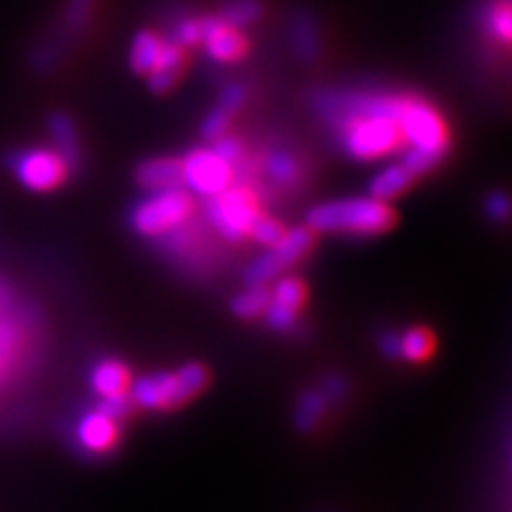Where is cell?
<instances>
[{"label":"cell","instance_id":"28","mask_svg":"<svg viewBox=\"0 0 512 512\" xmlns=\"http://www.w3.org/2000/svg\"><path fill=\"white\" fill-rule=\"evenodd\" d=\"M231 120H233L231 111L224 109L222 105H216V107L210 111V114L205 116V120H203V126H201L203 137L214 141V139H218V137H222V135H227L229 126H231Z\"/></svg>","mask_w":512,"mask_h":512},{"label":"cell","instance_id":"19","mask_svg":"<svg viewBox=\"0 0 512 512\" xmlns=\"http://www.w3.org/2000/svg\"><path fill=\"white\" fill-rule=\"evenodd\" d=\"M90 384L96 395L101 397H116L126 395L131 389V372L122 361L116 359H105L94 365L90 374Z\"/></svg>","mask_w":512,"mask_h":512},{"label":"cell","instance_id":"7","mask_svg":"<svg viewBox=\"0 0 512 512\" xmlns=\"http://www.w3.org/2000/svg\"><path fill=\"white\" fill-rule=\"evenodd\" d=\"M316 233L310 227L286 229L276 244H271L265 254L254 259L246 269L248 284H269L276 278L284 276L288 269L295 267L299 261L314 248Z\"/></svg>","mask_w":512,"mask_h":512},{"label":"cell","instance_id":"18","mask_svg":"<svg viewBox=\"0 0 512 512\" xmlns=\"http://www.w3.org/2000/svg\"><path fill=\"white\" fill-rule=\"evenodd\" d=\"M135 182L146 192L184 188L180 158H171V156L146 158L135 169Z\"/></svg>","mask_w":512,"mask_h":512},{"label":"cell","instance_id":"8","mask_svg":"<svg viewBox=\"0 0 512 512\" xmlns=\"http://www.w3.org/2000/svg\"><path fill=\"white\" fill-rule=\"evenodd\" d=\"M7 167L24 188L50 192L69 178V167L54 148H20L7 156Z\"/></svg>","mask_w":512,"mask_h":512},{"label":"cell","instance_id":"9","mask_svg":"<svg viewBox=\"0 0 512 512\" xmlns=\"http://www.w3.org/2000/svg\"><path fill=\"white\" fill-rule=\"evenodd\" d=\"M94 0H67L60 13V22L56 24V35L47 37L43 43L37 45L35 54H32V67L39 71H47L56 67L62 54L69 47L82 39L86 26L92 18Z\"/></svg>","mask_w":512,"mask_h":512},{"label":"cell","instance_id":"11","mask_svg":"<svg viewBox=\"0 0 512 512\" xmlns=\"http://www.w3.org/2000/svg\"><path fill=\"white\" fill-rule=\"evenodd\" d=\"M271 301L263 314L265 323L284 335H291L301 327V312L308 301V286L297 276H280L269 286Z\"/></svg>","mask_w":512,"mask_h":512},{"label":"cell","instance_id":"2","mask_svg":"<svg viewBox=\"0 0 512 512\" xmlns=\"http://www.w3.org/2000/svg\"><path fill=\"white\" fill-rule=\"evenodd\" d=\"M397 122L404 135L402 163L414 178L436 169L451 146V133L438 107L419 94L399 92Z\"/></svg>","mask_w":512,"mask_h":512},{"label":"cell","instance_id":"1","mask_svg":"<svg viewBox=\"0 0 512 512\" xmlns=\"http://www.w3.org/2000/svg\"><path fill=\"white\" fill-rule=\"evenodd\" d=\"M397 101L393 90L344 88L318 92L312 105L346 156L372 163L404 150Z\"/></svg>","mask_w":512,"mask_h":512},{"label":"cell","instance_id":"33","mask_svg":"<svg viewBox=\"0 0 512 512\" xmlns=\"http://www.w3.org/2000/svg\"><path fill=\"white\" fill-rule=\"evenodd\" d=\"M5 299V291H3V282H0V301Z\"/></svg>","mask_w":512,"mask_h":512},{"label":"cell","instance_id":"21","mask_svg":"<svg viewBox=\"0 0 512 512\" xmlns=\"http://www.w3.org/2000/svg\"><path fill=\"white\" fill-rule=\"evenodd\" d=\"M165 39L158 37L152 30H141L135 35L131 43V52H128V62H131V69L139 75H150L156 67L160 54H163Z\"/></svg>","mask_w":512,"mask_h":512},{"label":"cell","instance_id":"5","mask_svg":"<svg viewBox=\"0 0 512 512\" xmlns=\"http://www.w3.org/2000/svg\"><path fill=\"white\" fill-rule=\"evenodd\" d=\"M195 216V199L186 188H169L148 192L133 205L128 222L131 229L148 239H158L175 231Z\"/></svg>","mask_w":512,"mask_h":512},{"label":"cell","instance_id":"24","mask_svg":"<svg viewBox=\"0 0 512 512\" xmlns=\"http://www.w3.org/2000/svg\"><path fill=\"white\" fill-rule=\"evenodd\" d=\"M293 45L303 60H314L320 52V37L314 24L306 18H299L293 24Z\"/></svg>","mask_w":512,"mask_h":512},{"label":"cell","instance_id":"15","mask_svg":"<svg viewBox=\"0 0 512 512\" xmlns=\"http://www.w3.org/2000/svg\"><path fill=\"white\" fill-rule=\"evenodd\" d=\"M476 28L493 52L512 54V0H480Z\"/></svg>","mask_w":512,"mask_h":512},{"label":"cell","instance_id":"12","mask_svg":"<svg viewBox=\"0 0 512 512\" xmlns=\"http://www.w3.org/2000/svg\"><path fill=\"white\" fill-rule=\"evenodd\" d=\"M378 346L384 357L406 361L410 365H423L431 361L438 350V338L427 325H412L404 331H382Z\"/></svg>","mask_w":512,"mask_h":512},{"label":"cell","instance_id":"14","mask_svg":"<svg viewBox=\"0 0 512 512\" xmlns=\"http://www.w3.org/2000/svg\"><path fill=\"white\" fill-rule=\"evenodd\" d=\"M201 45L205 54L220 64L239 62L248 54V39L242 30L224 22L220 15L203 18Z\"/></svg>","mask_w":512,"mask_h":512},{"label":"cell","instance_id":"30","mask_svg":"<svg viewBox=\"0 0 512 512\" xmlns=\"http://www.w3.org/2000/svg\"><path fill=\"white\" fill-rule=\"evenodd\" d=\"M212 148L218 156H222L227 163H231L233 167L239 163V160L244 158V146L242 141H239L237 137L233 135H222L218 139L212 141Z\"/></svg>","mask_w":512,"mask_h":512},{"label":"cell","instance_id":"16","mask_svg":"<svg viewBox=\"0 0 512 512\" xmlns=\"http://www.w3.org/2000/svg\"><path fill=\"white\" fill-rule=\"evenodd\" d=\"M118 438V421L109 419L101 410L88 412L77 425V440L92 455H105L109 451H114Z\"/></svg>","mask_w":512,"mask_h":512},{"label":"cell","instance_id":"31","mask_svg":"<svg viewBox=\"0 0 512 512\" xmlns=\"http://www.w3.org/2000/svg\"><path fill=\"white\" fill-rule=\"evenodd\" d=\"M131 408H133V399L126 393V395H116V397H103L99 410L105 412L109 419L120 421L128 412H131Z\"/></svg>","mask_w":512,"mask_h":512},{"label":"cell","instance_id":"4","mask_svg":"<svg viewBox=\"0 0 512 512\" xmlns=\"http://www.w3.org/2000/svg\"><path fill=\"white\" fill-rule=\"evenodd\" d=\"M210 372L201 363H186L175 372L143 376L131 384L128 395L143 410H173L205 391Z\"/></svg>","mask_w":512,"mask_h":512},{"label":"cell","instance_id":"23","mask_svg":"<svg viewBox=\"0 0 512 512\" xmlns=\"http://www.w3.org/2000/svg\"><path fill=\"white\" fill-rule=\"evenodd\" d=\"M265 173L271 184L288 188L301 180L303 167L301 160L291 152H271L265 160Z\"/></svg>","mask_w":512,"mask_h":512},{"label":"cell","instance_id":"32","mask_svg":"<svg viewBox=\"0 0 512 512\" xmlns=\"http://www.w3.org/2000/svg\"><path fill=\"white\" fill-rule=\"evenodd\" d=\"M246 99H248V88L244 84H229L227 88L222 90L218 105H222L224 109H229L231 114L235 116L239 107L246 103Z\"/></svg>","mask_w":512,"mask_h":512},{"label":"cell","instance_id":"27","mask_svg":"<svg viewBox=\"0 0 512 512\" xmlns=\"http://www.w3.org/2000/svg\"><path fill=\"white\" fill-rule=\"evenodd\" d=\"M284 231H286L284 224L278 218L267 216L263 212V216L256 220V224H254V229L250 233V239H252V242H259L261 246L269 248L271 244L278 242V239L284 235Z\"/></svg>","mask_w":512,"mask_h":512},{"label":"cell","instance_id":"34","mask_svg":"<svg viewBox=\"0 0 512 512\" xmlns=\"http://www.w3.org/2000/svg\"><path fill=\"white\" fill-rule=\"evenodd\" d=\"M0 367H3V363H0Z\"/></svg>","mask_w":512,"mask_h":512},{"label":"cell","instance_id":"6","mask_svg":"<svg viewBox=\"0 0 512 512\" xmlns=\"http://www.w3.org/2000/svg\"><path fill=\"white\" fill-rule=\"evenodd\" d=\"M263 216V207L256 192L248 186H229L220 195L207 199L205 220L227 242L250 239L256 220Z\"/></svg>","mask_w":512,"mask_h":512},{"label":"cell","instance_id":"17","mask_svg":"<svg viewBox=\"0 0 512 512\" xmlns=\"http://www.w3.org/2000/svg\"><path fill=\"white\" fill-rule=\"evenodd\" d=\"M47 128H50L54 150L64 160V163H67L69 173L82 171V167H84L82 137H79L77 124L73 122V118L69 114H64V111H56V114L50 116Z\"/></svg>","mask_w":512,"mask_h":512},{"label":"cell","instance_id":"29","mask_svg":"<svg viewBox=\"0 0 512 512\" xmlns=\"http://www.w3.org/2000/svg\"><path fill=\"white\" fill-rule=\"evenodd\" d=\"M485 214L491 222L504 224L512 218V197L502 190H495L485 199Z\"/></svg>","mask_w":512,"mask_h":512},{"label":"cell","instance_id":"13","mask_svg":"<svg viewBox=\"0 0 512 512\" xmlns=\"http://www.w3.org/2000/svg\"><path fill=\"white\" fill-rule=\"evenodd\" d=\"M348 393L346 380L342 376H327L320 380L314 389L306 391L295 408V425L301 431H314L323 425L331 408L340 406Z\"/></svg>","mask_w":512,"mask_h":512},{"label":"cell","instance_id":"25","mask_svg":"<svg viewBox=\"0 0 512 512\" xmlns=\"http://www.w3.org/2000/svg\"><path fill=\"white\" fill-rule=\"evenodd\" d=\"M261 15V5L256 0H231V3L222 9L220 18L235 26V28H244L254 24Z\"/></svg>","mask_w":512,"mask_h":512},{"label":"cell","instance_id":"10","mask_svg":"<svg viewBox=\"0 0 512 512\" xmlns=\"http://www.w3.org/2000/svg\"><path fill=\"white\" fill-rule=\"evenodd\" d=\"M180 163L184 188L192 195L212 199L222 190H227L235 180V167L218 156L212 146L190 150L180 158Z\"/></svg>","mask_w":512,"mask_h":512},{"label":"cell","instance_id":"20","mask_svg":"<svg viewBox=\"0 0 512 512\" xmlns=\"http://www.w3.org/2000/svg\"><path fill=\"white\" fill-rule=\"evenodd\" d=\"M416 178L410 173V169L399 160L395 165H387L382 171H378L370 182V197L380 201H391L412 186Z\"/></svg>","mask_w":512,"mask_h":512},{"label":"cell","instance_id":"3","mask_svg":"<svg viewBox=\"0 0 512 512\" xmlns=\"http://www.w3.org/2000/svg\"><path fill=\"white\" fill-rule=\"evenodd\" d=\"M306 220V227L314 233L378 237L393 229L395 212L387 201L374 197H348L312 207Z\"/></svg>","mask_w":512,"mask_h":512},{"label":"cell","instance_id":"26","mask_svg":"<svg viewBox=\"0 0 512 512\" xmlns=\"http://www.w3.org/2000/svg\"><path fill=\"white\" fill-rule=\"evenodd\" d=\"M203 37V18H195V15H184L173 22L169 30V39L180 43L182 47H197L201 45Z\"/></svg>","mask_w":512,"mask_h":512},{"label":"cell","instance_id":"22","mask_svg":"<svg viewBox=\"0 0 512 512\" xmlns=\"http://www.w3.org/2000/svg\"><path fill=\"white\" fill-rule=\"evenodd\" d=\"M271 301L269 284H248L244 293H239L231 301V312L242 320L261 318Z\"/></svg>","mask_w":512,"mask_h":512}]
</instances>
